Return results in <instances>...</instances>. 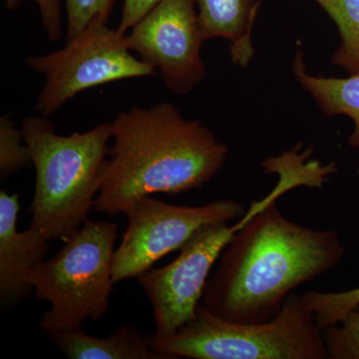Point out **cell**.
<instances>
[{
  "instance_id": "cell-9",
  "label": "cell",
  "mask_w": 359,
  "mask_h": 359,
  "mask_svg": "<svg viewBox=\"0 0 359 359\" xmlns=\"http://www.w3.org/2000/svg\"><path fill=\"white\" fill-rule=\"evenodd\" d=\"M126 37L131 51L177 95L190 93L204 80L201 48L205 39L194 0H163Z\"/></svg>"
},
{
  "instance_id": "cell-15",
  "label": "cell",
  "mask_w": 359,
  "mask_h": 359,
  "mask_svg": "<svg viewBox=\"0 0 359 359\" xmlns=\"http://www.w3.org/2000/svg\"><path fill=\"white\" fill-rule=\"evenodd\" d=\"M301 297L304 306L325 330L339 323L351 309L359 306V287L339 292L309 290Z\"/></svg>"
},
{
  "instance_id": "cell-14",
  "label": "cell",
  "mask_w": 359,
  "mask_h": 359,
  "mask_svg": "<svg viewBox=\"0 0 359 359\" xmlns=\"http://www.w3.org/2000/svg\"><path fill=\"white\" fill-rule=\"evenodd\" d=\"M334 21L340 44L332 63L347 72L359 71V0H313Z\"/></svg>"
},
{
  "instance_id": "cell-13",
  "label": "cell",
  "mask_w": 359,
  "mask_h": 359,
  "mask_svg": "<svg viewBox=\"0 0 359 359\" xmlns=\"http://www.w3.org/2000/svg\"><path fill=\"white\" fill-rule=\"evenodd\" d=\"M292 69L297 81L313 97L323 114L346 116L353 122L348 144L359 151V71L346 78L313 75L306 70L302 49L295 53Z\"/></svg>"
},
{
  "instance_id": "cell-7",
  "label": "cell",
  "mask_w": 359,
  "mask_h": 359,
  "mask_svg": "<svg viewBox=\"0 0 359 359\" xmlns=\"http://www.w3.org/2000/svg\"><path fill=\"white\" fill-rule=\"evenodd\" d=\"M107 22L97 18L60 50L25 59L27 67L44 76L35 105L39 115L51 117L73 97L94 87L157 75L132 54L126 34Z\"/></svg>"
},
{
  "instance_id": "cell-4",
  "label": "cell",
  "mask_w": 359,
  "mask_h": 359,
  "mask_svg": "<svg viewBox=\"0 0 359 359\" xmlns=\"http://www.w3.org/2000/svg\"><path fill=\"white\" fill-rule=\"evenodd\" d=\"M147 339L164 359H328L323 328L295 292L268 323H233L200 304L195 318L176 334Z\"/></svg>"
},
{
  "instance_id": "cell-3",
  "label": "cell",
  "mask_w": 359,
  "mask_h": 359,
  "mask_svg": "<svg viewBox=\"0 0 359 359\" xmlns=\"http://www.w3.org/2000/svg\"><path fill=\"white\" fill-rule=\"evenodd\" d=\"M20 128L36 177L30 226L49 240L65 242L95 207L112 140V122L62 136L56 133L48 117L39 115L25 118Z\"/></svg>"
},
{
  "instance_id": "cell-12",
  "label": "cell",
  "mask_w": 359,
  "mask_h": 359,
  "mask_svg": "<svg viewBox=\"0 0 359 359\" xmlns=\"http://www.w3.org/2000/svg\"><path fill=\"white\" fill-rule=\"evenodd\" d=\"M69 359H164L151 349L147 337L131 325L108 337H90L82 328L47 335Z\"/></svg>"
},
{
  "instance_id": "cell-6",
  "label": "cell",
  "mask_w": 359,
  "mask_h": 359,
  "mask_svg": "<svg viewBox=\"0 0 359 359\" xmlns=\"http://www.w3.org/2000/svg\"><path fill=\"white\" fill-rule=\"evenodd\" d=\"M294 188L292 180L282 175L266 197L250 203L237 223L205 224L179 250L172 263L150 269L137 278L152 306L155 337H171L195 318L212 268L224 248L255 212Z\"/></svg>"
},
{
  "instance_id": "cell-5",
  "label": "cell",
  "mask_w": 359,
  "mask_h": 359,
  "mask_svg": "<svg viewBox=\"0 0 359 359\" xmlns=\"http://www.w3.org/2000/svg\"><path fill=\"white\" fill-rule=\"evenodd\" d=\"M118 226L87 219L62 249L29 271L28 283L50 309L40 328L49 335L79 330L87 320H100L109 308Z\"/></svg>"
},
{
  "instance_id": "cell-20",
  "label": "cell",
  "mask_w": 359,
  "mask_h": 359,
  "mask_svg": "<svg viewBox=\"0 0 359 359\" xmlns=\"http://www.w3.org/2000/svg\"><path fill=\"white\" fill-rule=\"evenodd\" d=\"M163 0H124L121 20L117 29L123 34L140 22Z\"/></svg>"
},
{
  "instance_id": "cell-10",
  "label": "cell",
  "mask_w": 359,
  "mask_h": 359,
  "mask_svg": "<svg viewBox=\"0 0 359 359\" xmlns=\"http://www.w3.org/2000/svg\"><path fill=\"white\" fill-rule=\"evenodd\" d=\"M20 196L0 192V308H15L32 294L27 276L45 259L50 241L42 231L32 228L18 231Z\"/></svg>"
},
{
  "instance_id": "cell-18",
  "label": "cell",
  "mask_w": 359,
  "mask_h": 359,
  "mask_svg": "<svg viewBox=\"0 0 359 359\" xmlns=\"http://www.w3.org/2000/svg\"><path fill=\"white\" fill-rule=\"evenodd\" d=\"M113 1L114 0H66V41L76 36L97 18L109 20Z\"/></svg>"
},
{
  "instance_id": "cell-11",
  "label": "cell",
  "mask_w": 359,
  "mask_h": 359,
  "mask_svg": "<svg viewBox=\"0 0 359 359\" xmlns=\"http://www.w3.org/2000/svg\"><path fill=\"white\" fill-rule=\"evenodd\" d=\"M205 39H224L231 42V60L245 67L254 58L252 26L257 0H194Z\"/></svg>"
},
{
  "instance_id": "cell-2",
  "label": "cell",
  "mask_w": 359,
  "mask_h": 359,
  "mask_svg": "<svg viewBox=\"0 0 359 359\" xmlns=\"http://www.w3.org/2000/svg\"><path fill=\"white\" fill-rule=\"evenodd\" d=\"M113 144L101 171L95 209L116 216L156 193L202 188L228 159V146L174 104L123 111L112 121Z\"/></svg>"
},
{
  "instance_id": "cell-17",
  "label": "cell",
  "mask_w": 359,
  "mask_h": 359,
  "mask_svg": "<svg viewBox=\"0 0 359 359\" xmlns=\"http://www.w3.org/2000/svg\"><path fill=\"white\" fill-rule=\"evenodd\" d=\"M323 330L328 359H359V306Z\"/></svg>"
},
{
  "instance_id": "cell-21",
  "label": "cell",
  "mask_w": 359,
  "mask_h": 359,
  "mask_svg": "<svg viewBox=\"0 0 359 359\" xmlns=\"http://www.w3.org/2000/svg\"><path fill=\"white\" fill-rule=\"evenodd\" d=\"M262 0H257V13H259V7H261Z\"/></svg>"
},
{
  "instance_id": "cell-16",
  "label": "cell",
  "mask_w": 359,
  "mask_h": 359,
  "mask_svg": "<svg viewBox=\"0 0 359 359\" xmlns=\"http://www.w3.org/2000/svg\"><path fill=\"white\" fill-rule=\"evenodd\" d=\"M29 148L21 128L16 127L11 116L0 118V180L4 181L20 170L32 166Z\"/></svg>"
},
{
  "instance_id": "cell-8",
  "label": "cell",
  "mask_w": 359,
  "mask_h": 359,
  "mask_svg": "<svg viewBox=\"0 0 359 359\" xmlns=\"http://www.w3.org/2000/svg\"><path fill=\"white\" fill-rule=\"evenodd\" d=\"M245 210L233 200L203 205L168 204L152 196L137 201L125 212L128 226L113 259V283L138 278L162 257L180 250L208 224L242 218Z\"/></svg>"
},
{
  "instance_id": "cell-1",
  "label": "cell",
  "mask_w": 359,
  "mask_h": 359,
  "mask_svg": "<svg viewBox=\"0 0 359 359\" xmlns=\"http://www.w3.org/2000/svg\"><path fill=\"white\" fill-rule=\"evenodd\" d=\"M344 254L337 231L294 223L276 201L255 212L224 248L201 304L233 323H268L297 287L334 269Z\"/></svg>"
},
{
  "instance_id": "cell-19",
  "label": "cell",
  "mask_w": 359,
  "mask_h": 359,
  "mask_svg": "<svg viewBox=\"0 0 359 359\" xmlns=\"http://www.w3.org/2000/svg\"><path fill=\"white\" fill-rule=\"evenodd\" d=\"M7 11H14L25 0H4ZM39 6L45 34L51 42L58 41L62 35V15L60 0H34Z\"/></svg>"
}]
</instances>
